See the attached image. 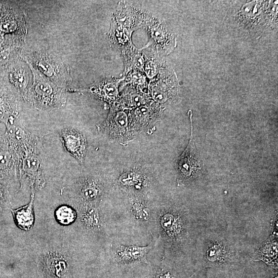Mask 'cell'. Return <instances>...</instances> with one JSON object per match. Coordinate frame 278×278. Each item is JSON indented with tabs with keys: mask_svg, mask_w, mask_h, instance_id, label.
I'll return each instance as SVG.
<instances>
[{
	"mask_svg": "<svg viewBox=\"0 0 278 278\" xmlns=\"http://www.w3.org/2000/svg\"><path fill=\"white\" fill-rule=\"evenodd\" d=\"M25 60L18 58L16 66L11 70L9 74V80L16 89L18 95L23 100L26 94L31 86V69Z\"/></svg>",
	"mask_w": 278,
	"mask_h": 278,
	"instance_id": "cell-8",
	"label": "cell"
},
{
	"mask_svg": "<svg viewBox=\"0 0 278 278\" xmlns=\"http://www.w3.org/2000/svg\"><path fill=\"white\" fill-rule=\"evenodd\" d=\"M20 23H25V21H18L15 20H8L0 23V31L1 33H10L18 31L20 27L26 29L25 25H20Z\"/></svg>",
	"mask_w": 278,
	"mask_h": 278,
	"instance_id": "cell-18",
	"label": "cell"
},
{
	"mask_svg": "<svg viewBox=\"0 0 278 278\" xmlns=\"http://www.w3.org/2000/svg\"><path fill=\"white\" fill-rule=\"evenodd\" d=\"M153 247V242L145 247L116 244L113 247V254L115 260L119 264L147 263V256Z\"/></svg>",
	"mask_w": 278,
	"mask_h": 278,
	"instance_id": "cell-7",
	"label": "cell"
},
{
	"mask_svg": "<svg viewBox=\"0 0 278 278\" xmlns=\"http://www.w3.org/2000/svg\"><path fill=\"white\" fill-rule=\"evenodd\" d=\"M77 216L75 210L67 205H62L55 211L56 220L64 225L73 223L76 220Z\"/></svg>",
	"mask_w": 278,
	"mask_h": 278,
	"instance_id": "cell-15",
	"label": "cell"
},
{
	"mask_svg": "<svg viewBox=\"0 0 278 278\" xmlns=\"http://www.w3.org/2000/svg\"><path fill=\"white\" fill-rule=\"evenodd\" d=\"M82 217L84 224L89 228L99 229L102 226L98 211L90 205L84 210Z\"/></svg>",
	"mask_w": 278,
	"mask_h": 278,
	"instance_id": "cell-17",
	"label": "cell"
},
{
	"mask_svg": "<svg viewBox=\"0 0 278 278\" xmlns=\"http://www.w3.org/2000/svg\"><path fill=\"white\" fill-rule=\"evenodd\" d=\"M19 160L18 152L10 146L4 136H0V178L16 177Z\"/></svg>",
	"mask_w": 278,
	"mask_h": 278,
	"instance_id": "cell-6",
	"label": "cell"
},
{
	"mask_svg": "<svg viewBox=\"0 0 278 278\" xmlns=\"http://www.w3.org/2000/svg\"><path fill=\"white\" fill-rule=\"evenodd\" d=\"M10 50L8 49L0 52V67L5 66L9 61Z\"/></svg>",
	"mask_w": 278,
	"mask_h": 278,
	"instance_id": "cell-20",
	"label": "cell"
},
{
	"mask_svg": "<svg viewBox=\"0 0 278 278\" xmlns=\"http://www.w3.org/2000/svg\"><path fill=\"white\" fill-rule=\"evenodd\" d=\"M209 249L207 258L211 262L224 261L225 258V250L220 245H213Z\"/></svg>",
	"mask_w": 278,
	"mask_h": 278,
	"instance_id": "cell-19",
	"label": "cell"
},
{
	"mask_svg": "<svg viewBox=\"0 0 278 278\" xmlns=\"http://www.w3.org/2000/svg\"><path fill=\"white\" fill-rule=\"evenodd\" d=\"M42 151V144L39 140L20 154L18 172L21 177L29 180L33 188H40L45 183Z\"/></svg>",
	"mask_w": 278,
	"mask_h": 278,
	"instance_id": "cell-3",
	"label": "cell"
},
{
	"mask_svg": "<svg viewBox=\"0 0 278 278\" xmlns=\"http://www.w3.org/2000/svg\"><path fill=\"white\" fill-rule=\"evenodd\" d=\"M60 140L66 151L83 164L87 149L85 136L79 130L72 127L62 129L59 132Z\"/></svg>",
	"mask_w": 278,
	"mask_h": 278,
	"instance_id": "cell-5",
	"label": "cell"
},
{
	"mask_svg": "<svg viewBox=\"0 0 278 278\" xmlns=\"http://www.w3.org/2000/svg\"><path fill=\"white\" fill-rule=\"evenodd\" d=\"M160 224L163 232L171 238H177L182 232L183 224L173 213H164L160 217Z\"/></svg>",
	"mask_w": 278,
	"mask_h": 278,
	"instance_id": "cell-13",
	"label": "cell"
},
{
	"mask_svg": "<svg viewBox=\"0 0 278 278\" xmlns=\"http://www.w3.org/2000/svg\"><path fill=\"white\" fill-rule=\"evenodd\" d=\"M127 127V117L125 113L119 112L109 117L106 122L100 126L101 129L117 139L122 138Z\"/></svg>",
	"mask_w": 278,
	"mask_h": 278,
	"instance_id": "cell-11",
	"label": "cell"
},
{
	"mask_svg": "<svg viewBox=\"0 0 278 278\" xmlns=\"http://www.w3.org/2000/svg\"><path fill=\"white\" fill-rule=\"evenodd\" d=\"M191 121V135L189 142L185 151L179 157L176 162L178 174V182L194 176L202 168L199 153L197 150L193 134L192 113L188 112Z\"/></svg>",
	"mask_w": 278,
	"mask_h": 278,
	"instance_id": "cell-4",
	"label": "cell"
},
{
	"mask_svg": "<svg viewBox=\"0 0 278 278\" xmlns=\"http://www.w3.org/2000/svg\"><path fill=\"white\" fill-rule=\"evenodd\" d=\"M25 61L37 68L56 86L64 89L72 81L68 66L62 60L46 51H31L22 53Z\"/></svg>",
	"mask_w": 278,
	"mask_h": 278,
	"instance_id": "cell-2",
	"label": "cell"
},
{
	"mask_svg": "<svg viewBox=\"0 0 278 278\" xmlns=\"http://www.w3.org/2000/svg\"><path fill=\"white\" fill-rule=\"evenodd\" d=\"M28 64L32 71L33 80L23 100L41 111L64 107L66 103L65 90L56 86L37 68Z\"/></svg>",
	"mask_w": 278,
	"mask_h": 278,
	"instance_id": "cell-1",
	"label": "cell"
},
{
	"mask_svg": "<svg viewBox=\"0 0 278 278\" xmlns=\"http://www.w3.org/2000/svg\"><path fill=\"white\" fill-rule=\"evenodd\" d=\"M155 278H178L170 272L162 270L157 274Z\"/></svg>",
	"mask_w": 278,
	"mask_h": 278,
	"instance_id": "cell-21",
	"label": "cell"
},
{
	"mask_svg": "<svg viewBox=\"0 0 278 278\" xmlns=\"http://www.w3.org/2000/svg\"><path fill=\"white\" fill-rule=\"evenodd\" d=\"M0 122L6 128L21 123L19 102L15 95L7 99L5 95H0Z\"/></svg>",
	"mask_w": 278,
	"mask_h": 278,
	"instance_id": "cell-9",
	"label": "cell"
},
{
	"mask_svg": "<svg viewBox=\"0 0 278 278\" xmlns=\"http://www.w3.org/2000/svg\"><path fill=\"white\" fill-rule=\"evenodd\" d=\"M78 195L83 201L90 203L98 200L102 196V189L99 182L91 178H83L79 181Z\"/></svg>",
	"mask_w": 278,
	"mask_h": 278,
	"instance_id": "cell-10",
	"label": "cell"
},
{
	"mask_svg": "<svg viewBox=\"0 0 278 278\" xmlns=\"http://www.w3.org/2000/svg\"><path fill=\"white\" fill-rule=\"evenodd\" d=\"M131 212L135 218L141 221H146L150 218L151 213L148 205L138 200H133L130 203Z\"/></svg>",
	"mask_w": 278,
	"mask_h": 278,
	"instance_id": "cell-16",
	"label": "cell"
},
{
	"mask_svg": "<svg viewBox=\"0 0 278 278\" xmlns=\"http://www.w3.org/2000/svg\"><path fill=\"white\" fill-rule=\"evenodd\" d=\"M89 91L95 96L106 101L115 99L117 96L118 90L116 84L114 82H106L100 84L99 86L92 87Z\"/></svg>",
	"mask_w": 278,
	"mask_h": 278,
	"instance_id": "cell-14",
	"label": "cell"
},
{
	"mask_svg": "<svg viewBox=\"0 0 278 278\" xmlns=\"http://www.w3.org/2000/svg\"><path fill=\"white\" fill-rule=\"evenodd\" d=\"M34 198L35 195L33 193L30 202L28 205L17 210H12L14 216L16 224L24 231H30L34 224Z\"/></svg>",
	"mask_w": 278,
	"mask_h": 278,
	"instance_id": "cell-12",
	"label": "cell"
}]
</instances>
